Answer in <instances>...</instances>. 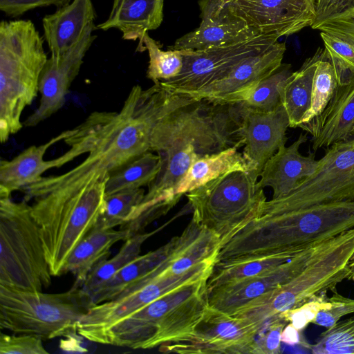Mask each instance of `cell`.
Instances as JSON below:
<instances>
[{"instance_id":"30bf717a","label":"cell","mask_w":354,"mask_h":354,"mask_svg":"<svg viewBox=\"0 0 354 354\" xmlns=\"http://www.w3.org/2000/svg\"><path fill=\"white\" fill-rule=\"evenodd\" d=\"M257 180L252 171H233L185 194L192 220L223 241L256 216L267 201Z\"/></svg>"},{"instance_id":"d6986e66","label":"cell","mask_w":354,"mask_h":354,"mask_svg":"<svg viewBox=\"0 0 354 354\" xmlns=\"http://www.w3.org/2000/svg\"><path fill=\"white\" fill-rule=\"evenodd\" d=\"M241 104V103H240ZM239 132L243 155L250 171L259 178L266 162L287 142L289 119L282 104L270 112H262L241 104Z\"/></svg>"},{"instance_id":"83f0119b","label":"cell","mask_w":354,"mask_h":354,"mask_svg":"<svg viewBox=\"0 0 354 354\" xmlns=\"http://www.w3.org/2000/svg\"><path fill=\"white\" fill-rule=\"evenodd\" d=\"M239 147L203 156L195 161L179 182L176 195L180 197L222 174L233 171H250V167Z\"/></svg>"},{"instance_id":"836d02e7","label":"cell","mask_w":354,"mask_h":354,"mask_svg":"<svg viewBox=\"0 0 354 354\" xmlns=\"http://www.w3.org/2000/svg\"><path fill=\"white\" fill-rule=\"evenodd\" d=\"M293 72L290 64H282L271 75L260 82L250 97L241 104L253 110L270 112L281 104V90Z\"/></svg>"},{"instance_id":"9c48e42d","label":"cell","mask_w":354,"mask_h":354,"mask_svg":"<svg viewBox=\"0 0 354 354\" xmlns=\"http://www.w3.org/2000/svg\"><path fill=\"white\" fill-rule=\"evenodd\" d=\"M78 286L66 292L43 293L0 285V328L43 339L77 334L78 323L88 308Z\"/></svg>"},{"instance_id":"f6af8a7d","label":"cell","mask_w":354,"mask_h":354,"mask_svg":"<svg viewBox=\"0 0 354 354\" xmlns=\"http://www.w3.org/2000/svg\"><path fill=\"white\" fill-rule=\"evenodd\" d=\"M299 332L300 330L288 323L282 331L281 342L292 346L301 344L303 346L310 348V344L304 341Z\"/></svg>"},{"instance_id":"8fae6325","label":"cell","mask_w":354,"mask_h":354,"mask_svg":"<svg viewBox=\"0 0 354 354\" xmlns=\"http://www.w3.org/2000/svg\"><path fill=\"white\" fill-rule=\"evenodd\" d=\"M174 252L156 268L112 299L90 307L78 323L77 334L92 342L113 324L165 294L185 283L209 277L215 259L201 263L180 274L171 273L168 266Z\"/></svg>"},{"instance_id":"f1b7e54d","label":"cell","mask_w":354,"mask_h":354,"mask_svg":"<svg viewBox=\"0 0 354 354\" xmlns=\"http://www.w3.org/2000/svg\"><path fill=\"white\" fill-rule=\"evenodd\" d=\"M324 49L306 59L299 70L295 71L285 83L281 93V104L288 116L290 127L297 128L310 107L315 71Z\"/></svg>"},{"instance_id":"cb8c5ba5","label":"cell","mask_w":354,"mask_h":354,"mask_svg":"<svg viewBox=\"0 0 354 354\" xmlns=\"http://www.w3.org/2000/svg\"><path fill=\"white\" fill-rule=\"evenodd\" d=\"M165 0H113L108 19L96 26L104 31L119 30L124 40H139L137 51L141 52L146 33L159 28L163 21Z\"/></svg>"},{"instance_id":"2e32d148","label":"cell","mask_w":354,"mask_h":354,"mask_svg":"<svg viewBox=\"0 0 354 354\" xmlns=\"http://www.w3.org/2000/svg\"><path fill=\"white\" fill-rule=\"evenodd\" d=\"M286 50V44L277 41L267 50L245 57L224 77L190 97L221 105L241 103L281 66Z\"/></svg>"},{"instance_id":"4316f807","label":"cell","mask_w":354,"mask_h":354,"mask_svg":"<svg viewBox=\"0 0 354 354\" xmlns=\"http://www.w3.org/2000/svg\"><path fill=\"white\" fill-rule=\"evenodd\" d=\"M178 236L160 248L139 255L103 284L89 299L88 308L116 297L133 283L148 274L173 253Z\"/></svg>"},{"instance_id":"8d00e7d4","label":"cell","mask_w":354,"mask_h":354,"mask_svg":"<svg viewBox=\"0 0 354 354\" xmlns=\"http://www.w3.org/2000/svg\"><path fill=\"white\" fill-rule=\"evenodd\" d=\"M324 54L331 63L339 86L348 83L354 75V45L320 32Z\"/></svg>"},{"instance_id":"7dc6e473","label":"cell","mask_w":354,"mask_h":354,"mask_svg":"<svg viewBox=\"0 0 354 354\" xmlns=\"http://www.w3.org/2000/svg\"><path fill=\"white\" fill-rule=\"evenodd\" d=\"M309 1L312 3V5L314 6V8H315V0H309Z\"/></svg>"},{"instance_id":"60d3db41","label":"cell","mask_w":354,"mask_h":354,"mask_svg":"<svg viewBox=\"0 0 354 354\" xmlns=\"http://www.w3.org/2000/svg\"><path fill=\"white\" fill-rule=\"evenodd\" d=\"M330 307L326 293L317 295L286 314L282 318L299 330H303L316 317L319 312Z\"/></svg>"},{"instance_id":"d590c367","label":"cell","mask_w":354,"mask_h":354,"mask_svg":"<svg viewBox=\"0 0 354 354\" xmlns=\"http://www.w3.org/2000/svg\"><path fill=\"white\" fill-rule=\"evenodd\" d=\"M309 349L315 354H354V316L326 328Z\"/></svg>"},{"instance_id":"4dcf8cb0","label":"cell","mask_w":354,"mask_h":354,"mask_svg":"<svg viewBox=\"0 0 354 354\" xmlns=\"http://www.w3.org/2000/svg\"><path fill=\"white\" fill-rule=\"evenodd\" d=\"M160 168L159 156L148 151L109 174L106 196L121 191L143 188L155 179Z\"/></svg>"},{"instance_id":"d6a6232c","label":"cell","mask_w":354,"mask_h":354,"mask_svg":"<svg viewBox=\"0 0 354 354\" xmlns=\"http://www.w3.org/2000/svg\"><path fill=\"white\" fill-rule=\"evenodd\" d=\"M147 50L149 65L147 77L153 83L167 81L176 77L183 66L182 50H163L158 41L146 33L142 39L141 51Z\"/></svg>"},{"instance_id":"4fadbf2b","label":"cell","mask_w":354,"mask_h":354,"mask_svg":"<svg viewBox=\"0 0 354 354\" xmlns=\"http://www.w3.org/2000/svg\"><path fill=\"white\" fill-rule=\"evenodd\" d=\"M274 35L260 34L233 45L203 50L181 49L183 66L175 77L162 81V86L172 94L191 97L224 77L247 57L263 52L278 41Z\"/></svg>"},{"instance_id":"bcb514c9","label":"cell","mask_w":354,"mask_h":354,"mask_svg":"<svg viewBox=\"0 0 354 354\" xmlns=\"http://www.w3.org/2000/svg\"><path fill=\"white\" fill-rule=\"evenodd\" d=\"M349 274L347 280L354 281V254L348 263Z\"/></svg>"},{"instance_id":"484cf974","label":"cell","mask_w":354,"mask_h":354,"mask_svg":"<svg viewBox=\"0 0 354 354\" xmlns=\"http://www.w3.org/2000/svg\"><path fill=\"white\" fill-rule=\"evenodd\" d=\"M130 237L125 229H104L95 225L70 254L64 274H73L75 277L74 285L80 288L93 269L107 259L111 247Z\"/></svg>"},{"instance_id":"5b68a950","label":"cell","mask_w":354,"mask_h":354,"mask_svg":"<svg viewBox=\"0 0 354 354\" xmlns=\"http://www.w3.org/2000/svg\"><path fill=\"white\" fill-rule=\"evenodd\" d=\"M44 39L30 20L0 24V142H6L24 126L23 111L39 92L47 62Z\"/></svg>"},{"instance_id":"277c9868","label":"cell","mask_w":354,"mask_h":354,"mask_svg":"<svg viewBox=\"0 0 354 354\" xmlns=\"http://www.w3.org/2000/svg\"><path fill=\"white\" fill-rule=\"evenodd\" d=\"M207 278L165 294L97 335L93 342L150 349L191 332L208 308Z\"/></svg>"},{"instance_id":"6da1fadb","label":"cell","mask_w":354,"mask_h":354,"mask_svg":"<svg viewBox=\"0 0 354 354\" xmlns=\"http://www.w3.org/2000/svg\"><path fill=\"white\" fill-rule=\"evenodd\" d=\"M175 96L160 82L146 89L136 85L119 111L90 114L64 140L73 160L84 153L87 157L66 173L43 176L25 187L24 200L73 196L150 151L153 129Z\"/></svg>"},{"instance_id":"9a60e30c","label":"cell","mask_w":354,"mask_h":354,"mask_svg":"<svg viewBox=\"0 0 354 354\" xmlns=\"http://www.w3.org/2000/svg\"><path fill=\"white\" fill-rule=\"evenodd\" d=\"M95 27L94 22L89 24L75 45L59 55H50L48 58L39 80V105L25 120L24 126L35 127L62 109L84 57L96 38V35H92Z\"/></svg>"},{"instance_id":"1f68e13d","label":"cell","mask_w":354,"mask_h":354,"mask_svg":"<svg viewBox=\"0 0 354 354\" xmlns=\"http://www.w3.org/2000/svg\"><path fill=\"white\" fill-rule=\"evenodd\" d=\"M338 86L333 67L324 54L315 71L310 107L304 115L299 128L308 132L333 97Z\"/></svg>"},{"instance_id":"b9f144b4","label":"cell","mask_w":354,"mask_h":354,"mask_svg":"<svg viewBox=\"0 0 354 354\" xmlns=\"http://www.w3.org/2000/svg\"><path fill=\"white\" fill-rule=\"evenodd\" d=\"M332 293V296L328 297L330 307L320 310L313 324L328 328L344 316L354 313V299L342 295L337 289L333 290Z\"/></svg>"},{"instance_id":"d4e9b609","label":"cell","mask_w":354,"mask_h":354,"mask_svg":"<svg viewBox=\"0 0 354 354\" xmlns=\"http://www.w3.org/2000/svg\"><path fill=\"white\" fill-rule=\"evenodd\" d=\"M96 13L91 0L72 1L42 19L44 39L50 55H59L75 45Z\"/></svg>"},{"instance_id":"7c38bea8","label":"cell","mask_w":354,"mask_h":354,"mask_svg":"<svg viewBox=\"0 0 354 354\" xmlns=\"http://www.w3.org/2000/svg\"><path fill=\"white\" fill-rule=\"evenodd\" d=\"M346 201H354V136L326 148L310 176L288 194L266 201L263 206L288 211Z\"/></svg>"},{"instance_id":"5bb4252c","label":"cell","mask_w":354,"mask_h":354,"mask_svg":"<svg viewBox=\"0 0 354 354\" xmlns=\"http://www.w3.org/2000/svg\"><path fill=\"white\" fill-rule=\"evenodd\" d=\"M259 330L245 318L208 306L192 332L160 348L181 353H253Z\"/></svg>"},{"instance_id":"ee69618b","label":"cell","mask_w":354,"mask_h":354,"mask_svg":"<svg viewBox=\"0 0 354 354\" xmlns=\"http://www.w3.org/2000/svg\"><path fill=\"white\" fill-rule=\"evenodd\" d=\"M353 7H354V0H315L316 17L314 24L322 21Z\"/></svg>"},{"instance_id":"603a6c76","label":"cell","mask_w":354,"mask_h":354,"mask_svg":"<svg viewBox=\"0 0 354 354\" xmlns=\"http://www.w3.org/2000/svg\"><path fill=\"white\" fill-rule=\"evenodd\" d=\"M315 152L354 136V75L351 81L337 86L331 100L308 131Z\"/></svg>"},{"instance_id":"f35d334b","label":"cell","mask_w":354,"mask_h":354,"mask_svg":"<svg viewBox=\"0 0 354 354\" xmlns=\"http://www.w3.org/2000/svg\"><path fill=\"white\" fill-rule=\"evenodd\" d=\"M311 28L354 45V7L315 23Z\"/></svg>"},{"instance_id":"7bdbcfd3","label":"cell","mask_w":354,"mask_h":354,"mask_svg":"<svg viewBox=\"0 0 354 354\" xmlns=\"http://www.w3.org/2000/svg\"><path fill=\"white\" fill-rule=\"evenodd\" d=\"M71 1L72 0H0V10L9 17H17L37 8L53 6L58 9Z\"/></svg>"},{"instance_id":"ffe728a7","label":"cell","mask_w":354,"mask_h":354,"mask_svg":"<svg viewBox=\"0 0 354 354\" xmlns=\"http://www.w3.org/2000/svg\"><path fill=\"white\" fill-rule=\"evenodd\" d=\"M234 10L263 34L279 38L312 26L315 10L309 0H230Z\"/></svg>"},{"instance_id":"8992f818","label":"cell","mask_w":354,"mask_h":354,"mask_svg":"<svg viewBox=\"0 0 354 354\" xmlns=\"http://www.w3.org/2000/svg\"><path fill=\"white\" fill-rule=\"evenodd\" d=\"M354 254V227L319 243L304 268L289 281L232 315L259 328L347 280Z\"/></svg>"},{"instance_id":"f546056e","label":"cell","mask_w":354,"mask_h":354,"mask_svg":"<svg viewBox=\"0 0 354 354\" xmlns=\"http://www.w3.org/2000/svg\"><path fill=\"white\" fill-rule=\"evenodd\" d=\"M161 228L148 233L141 232L127 239L114 257L103 260L93 269L80 288L88 308V301L92 295L115 274L138 257L143 243Z\"/></svg>"},{"instance_id":"74e56055","label":"cell","mask_w":354,"mask_h":354,"mask_svg":"<svg viewBox=\"0 0 354 354\" xmlns=\"http://www.w3.org/2000/svg\"><path fill=\"white\" fill-rule=\"evenodd\" d=\"M43 339L35 335L1 333V354H48Z\"/></svg>"},{"instance_id":"3957f363","label":"cell","mask_w":354,"mask_h":354,"mask_svg":"<svg viewBox=\"0 0 354 354\" xmlns=\"http://www.w3.org/2000/svg\"><path fill=\"white\" fill-rule=\"evenodd\" d=\"M353 227L354 201L288 211L262 206L256 216L221 241L215 262L299 252Z\"/></svg>"},{"instance_id":"ab89813d","label":"cell","mask_w":354,"mask_h":354,"mask_svg":"<svg viewBox=\"0 0 354 354\" xmlns=\"http://www.w3.org/2000/svg\"><path fill=\"white\" fill-rule=\"evenodd\" d=\"M288 324L283 319L264 323L259 330L254 345V354H277L281 352L282 331Z\"/></svg>"},{"instance_id":"e575fe53","label":"cell","mask_w":354,"mask_h":354,"mask_svg":"<svg viewBox=\"0 0 354 354\" xmlns=\"http://www.w3.org/2000/svg\"><path fill=\"white\" fill-rule=\"evenodd\" d=\"M145 193L143 188H138L106 196L104 209L95 225L104 229L124 225L142 201Z\"/></svg>"},{"instance_id":"44dd1931","label":"cell","mask_w":354,"mask_h":354,"mask_svg":"<svg viewBox=\"0 0 354 354\" xmlns=\"http://www.w3.org/2000/svg\"><path fill=\"white\" fill-rule=\"evenodd\" d=\"M308 138L300 133L290 145L281 147L266 163L260 174L258 185L272 189V198L284 196L315 170L318 160L315 152L303 156L299 149Z\"/></svg>"},{"instance_id":"ba28073f","label":"cell","mask_w":354,"mask_h":354,"mask_svg":"<svg viewBox=\"0 0 354 354\" xmlns=\"http://www.w3.org/2000/svg\"><path fill=\"white\" fill-rule=\"evenodd\" d=\"M51 277L31 205L0 197V285L41 291Z\"/></svg>"},{"instance_id":"52a82bcc","label":"cell","mask_w":354,"mask_h":354,"mask_svg":"<svg viewBox=\"0 0 354 354\" xmlns=\"http://www.w3.org/2000/svg\"><path fill=\"white\" fill-rule=\"evenodd\" d=\"M107 178L68 197L34 199L31 213L39 227L52 276L64 274L70 254L98 221L105 204Z\"/></svg>"},{"instance_id":"7402d4cb","label":"cell","mask_w":354,"mask_h":354,"mask_svg":"<svg viewBox=\"0 0 354 354\" xmlns=\"http://www.w3.org/2000/svg\"><path fill=\"white\" fill-rule=\"evenodd\" d=\"M72 133L66 130L39 146H30L10 160L0 161V197H10L12 192L23 190L37 183L42 174L53 168L68 163L64 154L50 160L44 159L46 151Z\"/></svg>"},{"instance_id":"ac0fdd59","label":"cell","mask_w":354,"mask_h":354,"mask_svg":"<svg viewBox=\"0 0 354 354\" xmlns=\"http://www.w3.org/2000/svg\"><path fill=\"white\" fill-rule=\"evenodd\" d=\"M318 245L301 251L270 271L207 290L209 307L228 315L237 313L255 300L289 281L300 272Z\"/></svg>"},{"instance_id":"e0dca14e","label":"cell","mask_w":354,"mask_h":354,"mask_svg":"<svg viewBox=\"0 0 354 354\" xmlns=\"http://www.w3.org/2000/svg\"><path fill=\"white\" fill-rule=\"evenodd\" d=\"M201 24L176 40L171 49L203 50L233 45L260 34L232 8L230 0H200Z\"/></svg>"},{"instance_id":"7a4b0ae2","label":"cell","mask_w":354,"mask_h":354,"mask_svg":"<svg viewBox=\"0 0 354 354\" xmlns=\"http://www.w3.org/2000/svg\"><path fill=\"white\" fill-rule=\"evenodd\" d=\"M240 113L239 103L215 104L176 95L153 129L150 151L159 156L160 168L133 217L167 213L180 200L176 189L195 161L232 147H243Z\"/></svg>"}]
</instances>
